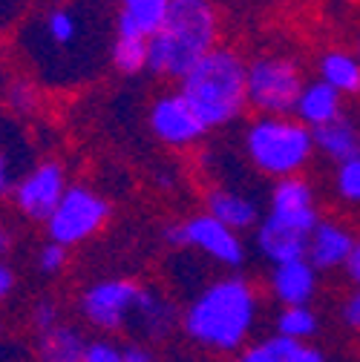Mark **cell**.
Instances as JSON below:
<instances>
[{
	"instance_id": "1",
	"label": "cell",
	"mask_w": 360,
	"mask_h": 362,
	"mask_svg": "<svg viewBox=\"0 0 360 362\" xmlns=\"http://www.w3.org/2000/svg\"><path fill=\"white\" fill-rule=\"evenodd\" d=\"M259 313V296L251 279L228 274L205 285L182 310V331L191 342L213 354H237L245 348Z\"/></svg>"
},
{
	"instance_id": "2",
	"label": "cell",
	"mask_w": 360,
	"mask_h": 362,
	"mask_svg": "<svg viewBox=\"0 0 360 362\" xmlns=\"http://www.w3.org/2000/svg\"><path fill=\"white\" fill-rule=\"evenodd\" d=\"M216 47L219 12L213 0H173L147 40V72L162 81H182Z\"/></svg>"
},
{
	"instance_id": "3",
	"label": "cell",
	"mask_w": 360,
	"mask_h": 362,
	"mask_svg": "<svg viewBox=\"0 0 360 362\" xmlns=\"http://www.w3.org/2000/svg\"><path fill=\"white\" fill-rule=\"evenodd\" d=\"M179 93L191 101L208 129L228 127L248 110V61L219 43L179 81Z\"/></svg>"
},
{
	"instance_id": "4",
	"label": "cell",
	"mask_w": 360,
	"mask_h": 362,
	"mask_svg": "<svg viewBox=\"0 0 360 362\" xmlns=\"http://www.w3.org/2000/svg\"><path fill=\"white\" fill-rule=\"evenodd\" d=\"M242 147L248 161L271 178H291L305 170L314 150V132L297 118L259 115L245 127Z\"/></svg>"
},
{
	"instance_id": "5",
	"label": "cell",
	"mask_w": 360,
	"mask_h": 362,
	"mask_svg": "<svg viewBox=\"0 0 360 362\" xmlns=\"http://www.w3.org/2000/svg\"><path fill=\"white\" fill-rule=\"evenodd\" d=\"M305 89L303 69L288 55H259L248 61V107L257 115L288 118Z\"/></svg>"
},
{
	"instance_id": "6",
	"label": "cell",
	"mask_w": 360,
	"mask_h": 362,
	"mask_svg": "<svg viewBox=\"0 0 360 362\" xmlns=\"http://www.w3.org/2000/svg\"><path fill=\"white\" fill-rule=\"evenodd\" d=\"M110 202L86 185H69L55 213L47 218V236L55 245H64L67 250L72 245H81L93 239L110 218Z\"/></svg>"
},
{
	"instance_id": "7",
	"label": "cell",
	"mask_w": 360,
	"mask_h": 362,
	"mask_svg": "<svg viewBox=\"0 0 360 362\" xmlns=\"http://www.w3.org/2000/svg\"><path fill=\"white\" fill-rule=\"evenodd\" d=\"M145 296V285L127 276H116V279H101L96 285H89L81 293V316L96 325L104 334H118L124 328H130V322H136V313Z\"/></svg>"
},
{
	"instance_id": "8",
	"label": "cell",
	"mask_w": 360,
	"mask_h": 362,
	"mask_svg": "<svg viewBox=\"0 0 360 362\" xmlns=\"http://www.w3.org/2000/svg\"><path fill=\"white\" fill-rule=\"evenodd\" d=\"M147 127L164 147L173 150L193 147L208 135V124L179 89H167L159 98H153L147 110Z\"/></svg>"
},
{
	"instance_id": "9",
	"label": "cell",
	"mask_w": 360,
	"mask_h": 362,
	"mask_svg": "<svg viewBox=\"0 0 360 362\" xmlns=\"http://www.w3.org/2000/svg\"><path fill=\"white\" fill-rule=\"evenodd\" d=\"M67 190H69V181H67L64 164L55 158H47V161L35 164L23 178H18L12 199H15V207L21 210V216L47 224V218L55 213V207L61 204Z\"/></svg>"
},
{
	"instance_id": "10",
	"label": "cell",
	"mask_w": 360,
	"mask_h": 362,
	"mask_svg": "<svg viewBox=\"0 0 360 362\" xmlns=\"http://www.w3.org/2000/svg\"><path fill=\"white\" fill-rule=\"evenodd\" d=\"M185 228V247H193L205 253L210 262L240 270L245 264V242L237 230L225 228L210 213H196L191 218H182Z\"/></svg>"
},
{
	"instance_id": "11",
	"label": "cell",
	"mask_w": 360,
	"mask_h": 362,
	"mask_svg": "<svg viewBox=\"0 0 360 362\" xmlns=\"http://www.w3.org/2000/svg\"><path fill=\"white\" fill-rule=\"evenodd\" d=\"M268 213L311 236L314 228L320 224L317 199H314L311 181H305L303 175L280 178L271 187V196H268Z\"/></svg>"
},
{
	"instance_id": "12",
	"label": "cell",
	"mask_w": 360,
	"mask_h": 362,
	"mask_svg": "<svg viewBox=\"0 0 360 362\" xmlns=\"http://www.w3.org/2000/svg\"><path fill=\"white\" fill-rule=\"evenodd\" d=\"M254 245H257L262 259H268L271 264H286V262H294V259H305L308 233L274 218L271 213H265L262 221L257 224V230H254Z\"/></svg>"
},
{
	"instance_id": "13",
	"label": "cell",
	"mask_w": 360,
	"mask_h": 362,
	"mask_svg": "<svg viewBox=\"0 0 360 362\" xmlns=\"http://www.w3.org/2000/svg\"><path fill=\"white\" fill-rule=\"evenodd\" d=\"M357 236L351 233V228L332 218H320V224L314 228V233L308 236V253L305 259L320 270H334V267H346L351 250H354Z\"/></svg>"
},
{
	"instance_id": "14",
	"label": "cell",
	"mask_w": 360,
	"mask_h": 362,
	"mask_svg": "<svg viewBox=\"0 0 360 362\" xmlns=\"http://www.w3.org/2000/svg\"><path fill=\"white\" fill-rule=\"evenodd\" d=\"M271 293L283 308L311 305L317 296V267L308 259H294L271 267Z\"/></svg>"
},
{
	"instance_id": "15",
	"label": "cell",
	"mask_w": 360,
	"mask_h": 362,
	"mask_svg": "<svg viewBox=\"0 0 360 362\" xmlns=\"http://www.w3.org/2000/svg\"><path fill=\"white\" fill-rule=\"evenodd\" d=\"M205 213H210L216 221H222L225 228H231L237 233L257 230V224L262 221L259 204L251 196L228 187H210L205 193Z\"/></svg>"
},
{
	"instance_id": "16",
	"label": "cell",
	"mask_w": 360,
	"mask_h": 362,
	"mask_svg": "<svg viewBox=\"0 0 360 362\" xmlns=\"http://www.w3.org/2000/svg\"><path fill=\"white\" fill-rule=\"evenodd\" d=\"M234 362H326V354L311 342L271 334L245 345Z\"/></svg>"
},
{
	"instance_id": "17",
	"label": "cell",
	"mask_w": 360,
	"mask_h": 362,
	"mask_svg": "<svg viewBox=\"0 0 360 362\" xmlns=\"http://www.w3.org/2000/svg\"><path fill=\"white\" fill-rule=\"evenodd\" d=\"M147 35L133 23L130 18L118 15L116 18V37H113V49H110V61L116 66V72L133 78L142 75L147 69Z\"/></svg>"
},
{
	"instance_id": "18",
	"label": "cell",
	"mask_w": 360,
	"mask_h": 362,
	"mask_svg": "<svg viewBox=\"0 0 360 362\" xmlns=\"http://www.w3.org/2000/svg\"><path fill=\"white\" fill-rule=\"evenodd\" d=\"M340 115H343V95L337 89H332L320 78L305 83L303 95L297 101V110H294V118L300 124H305L308 129H320V127L337 121Z\"/></svg>"
},
{
	"instance_id": "19",
	"label": "cell",
	"mask_w": 360,
	"mask_h": 362,
	"mask_svg": "<svg viewBox=\"0 0 360 362\" xmlns=\"http://www.w3.org/2000/svg\"><path fill=\"white\" fill-rule=\"evenodd\" d=\"M136 325L150 342H162L176 328H182V313L176 310V305L162 291L145 285V296H142V305L136 313Z\"/></svg>"
},
{
	"instance_id": "20",
	"label": "cell",
	"mask_w": 360,
	"mask_h": 362,
	"mask_svg": "<svg viewBox=\"0 0 360 362\" xmlns=\"http://www.w3.org/2000/svg\"><path fill=\"white\" fill-rule=\"evenodd\" d=\"M311 132H314V150L332 158L334 164H343V161L360 156V129L346 115H340L337 121H332L320 129H311Z\"/></svg>"
},
{
	"instance_id": "21",
	"label": "cell",
	"mask_w": 360,
	"mask_h": 362,
	"mask_svg": "<svg viewBox=\"0 0 360 362\" xmlns=\"http://www.w3.org/2000/svg\"><path fill=\"white\" fill-rule=\"evenodd\" d=\"M84 334L67 322L38 334V359L40 362H84L86 354Z\"/></svg>"
},
{
	"instance_id": "22",
	"label": "cell",
	"mask_w": 360,
	"mask_h": 362,
	"mask_svg": "<svg viewBox=\"0 0 360 362\" xmlns=\"http://www.w3.org/2000/svg\"><path fill=\"white\" fill-rule=\"evenodd\" d=\"M317 75L323 83L337 89L343 98L360 95V58H357V52L329 49L317 64Z\"/></svg>"
},
{
	"instance_id": "23",
	"label": "cell",
	"mask_w": 360,
	"mask_h": 362,
	"mask_svg": "<svg viewBox=\"0 0 360 362\" xmlns=\"http://www.w3.org/2000/svg\"><path fill=\"white\" fill-rule=\"evenodd\" d=\"M320 320L311 310V305H294V308H280L277 320H274V334H283L288 339L311 342V337H317Z\"/></svg>"
},
{
	"instance_id": "24",
	"label": "cell",
	"mask_w": 360,
	"mask_h": 362,
	"mask_svg": "<svg viewBox=\"0 0 360 362\" xmlns=\"http://www.w3.org/2000/svg\"><path fill=\"white\" fill-rule=\"evenodd\" d=\"M173 0H121V9L118 15L130 18L133 23H136L147 37L162 26L167 9H170Z\"/></svg>"
},
{
	"instance_id": "25",
	"label": "cell",
	"mask_w": 360,
	"mask_h": 362,
	"mask_svg": "<svg viewBox=\"0 0 360 362\" xmlns=\"http://www.w3.org/2000/svg\"><path fill=\"white\" fill-rule=\"evenodd\" d=\"M334 193L349 204H360V156L337 164V170H334Z\"/></svg>"
},
{
	"instance_id": "26",
	"label": "cell",
	"mask_w": 360,
	"mask_h": 362,
	"mask_svg": "<svg viewBox=\"0 0 360 362\" xmlns=\"http://www.w3.org/2000/svg\"><path fill=\"white\" fill-rule=\"evenodd\" d=\"M43 26H47V37L55 43V47H69L78 35V21L69 9H52Z\"/></svg>"
},
{
	"instance_id": "27",
	"label": "cell",
	"mask_w": 360,
	"mask_h": 362,
	"mask_svg": "<svg viewBox=\"0 0 360 362\" xmlns=\"http://www.w3.org/2000/svg\"><path fill=\"white\" fill-rule=\"evenodd\" d=\"M67 247L64 245H55V242H47L40 250H38V270L47 276H55L67 267Z\"/></svg>"
},
{
	"instance_id": "28",
	"label": "cell",
	"mask_w": 360,
	"mask_h": 362,
	"mask_svg": "<svg viewBox=\"0 0 360 362\" xmlns=\"http://www.w3.org/2000/svg\"><path fill=\"white\" fill-rule=\"evenodd\" d=\"M9 107H12L15 112H21V115L32 112V110L38 107V89H35L29 81H15V83L9 86Z\"/></svg>"
},
{
	"instance_id": "29",
	"label": "cell",
	"mask_w": 360,
	"mask_h": 362,
	"mask_svg": "<svg viewBox=\"0 0 360 362\" xmlns=\"http://www.w3.org/2000/svg\"><path fill=\"white\" fill-rule=\"evenodd\" d=\"M84 362H124L121 345L113 342V339H89L86 342Z\"/></svg>"
},
{
	"instance_id": "30",
	"label": "cell",
	"mask_w": 360,
	"mask_h": 362,
	"mask_svg": "<svg viewBox=\"0 0 360 362\" xmlns=\"http://www.w3.org/2000/svg\"><path fill=\"white\" fill-rule=\"evenodd\" d=\"M32 325L38 328V334L61 325V310H58V305H55L52 299H40V302L35 305V310H32Z\"/></svg>"
},
{
	"instance_id": "31",
	"label": "cell",
	"mask_w": 360,
	"mask_h": 362,
	"mask_svg": "<svg viewBox=\"0 0 360 362\" xmlns=\"http://www.w3.org/2000/svg\"><path fill=\"white\" fill-rule=\"evenodd\" d=\"M340 316H343V325H346L349 331L360 334V288H354V291L343 299Z\"/></svg>"
},
{
	"instance_id": "32",
	"label": "cell",
	"mask_w": 360,
	"mask_h": 362,
	"mask_svg": "<svg viewBox=\"0 0 360 362\" xmlns=\"http://www.w3.org/2000/svg\"><path fill=\"white\" fill-rule=\"evenodd\" d=\"M121 356H124V362H156L153 351H150L147 345H142V342H127V345H121Z\"/></svg>"
},
{
	"instance_id": "33",
	"label": "cell",
	"mask_w": 360,
	"mask_h": 362,
	"mask_svg": "<svg viewBox=\"0 0 360 362\" xmlns=\"http://www.w3.org/2000/svg\"><path fill=\"white\" fill-rule=\"evenodd\" d=\"M15 173H12V161L0 153V199H6V196H12L15 193Z\"/></svg>"
},
{
	"instance_id": "34",
	"label": "cell",
	"mask_w": 360,
	"mask_h": 362,
	"mask_svg": "<svg viewBox=\"0 0 360 362\" xmlns=\"http://www.w3.org/2000/svg\"><path fill=\"white\" fill-rule=\"evenodd\" d=\"M346 279L354 285V288H360V236H357V242H354V250H351V256H349V262H346Z\"/></svg>"
},
{
	"instance_id": "35",
	"label": "cell",
	"mask_w": 360,
	"mask_h": 362,
	"mask_svg": "<svg viewBox=\"0 0 360 362\" xmlns=\"http://www.w3.org/2000/svg\"><path fill=\"white\" fill-rule=\"evenodd\" d=\"M15 282H18V279H15V270H12L4 259H0V302H4V299L15 291Z\"/></svg>"
},
{
	"instance_id": "36",
	"label": "cell",
	"mask_w": 360,
	"mask_h": 362,
	"mask_svg": "<svg viewBox=\"0 0 360 362\" xmlns=\"http://www.w3.org/2000/svg\"><path fill=\"white\" fill-rule=\"evenodd\" d=\"M12 247H15V230L9 228L6 221H0V259H4Z\"/></svg>"
},
{
	"instance_id": "37",
	"label": "cell",
	"mask_w": 360,
	"mask_h": 362,
	"mask_svg": "<svg viewBox=\"0 0 360 362\" xmlns=\"http://www.w3.org/2000/svg\"><path fill=\"white\" fill-rule=\"evenodd\" d=\"M357 58H360V40H357Z\"/></svg>"
}]
</instances>
